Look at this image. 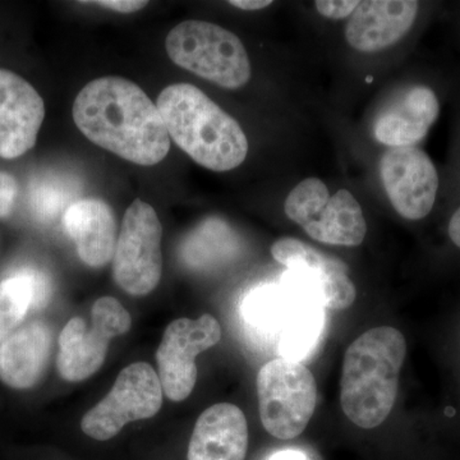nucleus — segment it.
Returning <instances> with one entry per match:
<instances>
[{
  "instance_id": "0eeeda50",
  "label": "nucleus",
  "mask_w": 460,
  "mask_h": 460,
  "mask_svg": "<svg viewBox=\"0 0 460 460\" xmlns=\"http://www.w3.org/2000/svg\"><path fill=\"white\" fill-rule=\"evenodd\" d=\"M163 228L153 206L135 199L123 217L113 257L118 286L132 296H146L162 279Z\"/></svg>"
},
{
  "instance_id": "dca6fc26",
  "label": "nucleus",
  "mask_w": 460,
  "mask_h": 460,
  "mask_svg": "<svg viewBox=\"0 0 460 460\" xmlns=\"http://www.w3.org/2000/svg\"><path fill=\"white\" fill-rule=\"evenodd\" d=\"M63 226L87 266L102 268L113 260L118 228L107 202L99 199H77L63 215Z\"/></svg>"
},
{
  "instance_id": "9b49d317",
  "label": "nucleus",
  "mask_w": 460,
  "mask_h": 460,
  "mask_svg": "<svg viewBox=\"0 0 460 460\" xmlns=\"http://www.w3.org/2000/svg\"><path fill=\"white\" fill-rule=\"evenodd\" d=\"M384 189L396 213L420 220L431 213L438 174L425 151L416 146L390 147L380 160Z\"/></svg>"
},
{
  "instance_id": "a211bd4d",
  "label": "nucleus",
  "mask_w": 460,
  "mask_h": 460,
  "mask_svg": "<svg viewBox=\"0 0 460 460\" xmlns=\"http://www.w3.org/2000/svg\"><path fill=\"white\" fill-rule=\"evenodd\" d=\"M284 287L288 313L279 339L281 358L299 362L307 358L323 329V307L308 293Z\"/></svg>"
},
{
  "instance_id": "20e7f679",
  "label": "nucleus",
  "mask_w": 460,
  "mask_h": 460,
  "mask_svg": "<svg viewBox=\"0 0 460 460\" xmlns=\"http://www.w3.org/2000/svg\"><path fill=\"white\" fill-rule=\"evenodd\" d=\"M165 48L172 63L224 89H241L252 75L243 42L215 23L184 21L166 36Z\"/></svg>"
},
{
  "instance_id": "6e6552de",
  "label": "nucleus",
  "mask_w": 460,
  "mask_h": 460,
  "mask_svg": "<svg viewBox=\"0 0 460 460\" xmlns=\"http://www.w3.org/2000/svg\"><path fill=\"white\" fill-rule=\"evenodd\" d=\"M162 405L159 375L148 363H133L120 372L109 394L84 414L81 429L95 440H111L127 423L155 416Z\"/></svg>"
},
{
  "instance_id": "c85d7f7f",
  "label": "nucleus",
  "mask_w": 460,
  "mask_h": 460,
  "mask_svg": "<svg viewBox=\"0 0 460 460\" xmlns=\"http://www.w3.org/2000/svg\"><path fill=\"white\" fill-rule=\"evenodd\" d=\"M449 237L460 248V208L454 213L449 223Z\"/></svg>"
},
{
  "instance_id": "4468645a",
  "label": "nucleus",
  "mask_w": 460,
  "mask_h": 460,
  "mask_svg": "<svg viewBox=\"0 0 460 460\" xmlns=\"http://www.w3.org/2000/svg\"><path fill=\"white\" fill-rule=\"evenodd\" d=\"M438 113L434 91L426 86L407 87L381 109L374 123L375 137L389 147L413 146L426 137Z\"/></svg>"
},
{
  "instance_id": "a878e982",
  "label": "nucleus",
  "mask_w": 460,
  "mask_h": 460,
  "mask_svg": "<svg viewBox=\"0 0 460 460\" xmlns=\"http://www.w3.org/2000/svg\"><path fill=\"white\" fill-rule=\"evenodd\" d=\"M93 3L118 13H135L148 4V2H142V0H100Z\"/></svg>"
},
{
  "instance_id": "bb28decb",
  "label": "nucleus",
  "mask_w": 460,
  "mask_h": 460,
  "mask_svg": "<svg viewBox=\"0 0 460 460\" xmlns=\"http://www.w3.org/2000/svg\"><path fill=\"white\" fill-rule=\"evenodd\" d=\"M233 7L243 9V11H260L272 4L270 0H232L229 2Z\"/></svg>"
},
{
  "instance_id": "ddd939ff",
  "label": "nucleus",
  "mask_w": 460,
  "mask_h": 460,
  "mask_svg": "<svg viewBox=\"0 0 460 460\" xmlns=\"http://www.w3.org/2000/svg\"><path fill=\"white\" fill-rule=\"evenodd\" d=\"M414 0H365L359 2L345 26V39L353 49L376 53L405 35L419 13Z\"/></svg>"
},
{
  "instance_id": "f8f14e48",
  "label": "nucleus",
  "mask_w": 460,
  "mask_h": 460,
  "mask_svg": "<svg viewBox=\"0 0 460 460\" xmlns=\"http://www.w3.org/2000/svg\"><path fill=\"white\" fill-rule=\"evenodd\" d=\"M44 118V100L35 87L0 68V157L17 159L31 150Z\"/></svg>"
},
{
  "instance_id": "2eb2a0df",
  "label": "nucleus",
  "mask_w": 460,
  "mask_h": 460,
  "mask_svg": "<svg viewBox=\"0 0 460 460\" xmlns=\"http://www.w3.org/2000/svg\"><path fill=\"white\" fill-rule=\"evenodd\" d=\"M248 449L246 416L237 405L219 402L199 417L190 436L189 460H244Z\"/></svg>"
},
{
  "instance_id": "9d476101",
  "label": "nucleus",
  "mask_w": 460,
  "mask_h": 460,
  "mask_svg": "<svg viewBox=\"0 0 460 460\" xmlns=\"http://www.w3.org/2000/svg\"><path fill=\"white\" fill-rule=\"evenodd\" d=\"M222 339L220 323L211 314L198 320L178 319L169 323L156 352L160 384L172 402H183L198 381L196 357Z\"/></svg>"
},
{
  "instance_id": "aec40b11",
  "label": "nucleus",
  "mask_w": 460,
  "mask_h": 460,
  "mask_svg": "<svg viewBox=\"0 0 460 460\" xmlns=\"http://www.w3.org/2000/svg\"><path fill=\"white\" fill-rule=\"evenodd\" d=\"M314 241L332 246H359L367 223L361 205L348 190H339L313 220L302 226Z\"/></svg>"
},
{
  "instance_id": "cd10ccee",
  "label": "nucleus",
  "mask_w": 460,
  "mask_h": 460,
  "mask_svg": "<svg viewBox=\"0 0 460 460\" xmlns=\"http://www.w3.org/2000/svg\"><path fill=\"white\" fill-rule=\"evenodd\" d=\"M269 460H310L301 450L287 449L272 454Z\"/></svg>"
},
{
  "instance_id": "f257e3e1",
  "label": "nucleus",
  "mask_w": 460,
  "mask_h": 460,
  "mask_svg": "<svg viewBox=\"0 0 460 460\" xmlns=\"http://www.w3.org/2000/svg\"><path fill=\"white\" fill-rule=\"evenodd\" d=\"M75 126L93 144L137 165L159 164L171 137L162 114L145 91L122 77L96 78L72 108Z\"/></svg>"
},
{
  "instance_id": "5701e85b",
  "label": "nucleus",
  "mask_w": 460,
  "mask_h": 460,
  "mask_svg": "<svg viewBox=\"0 0 460 460\" xmlns=\"http://www.w3.org/2000/svg\"><path fill=\"white\" fill-rule=\"evenodd\" d=\"M332 198L328 187L319 178H307L290 190L284 210L292 222L304 226L325 208Z\"/></svg>"
},
{
  "instance_id": "39448f33",
  "label": "nucleus",
  "mask_w": 460,
  "mask_h": 460,
  "mask_svg": "<svg viewBox=\"0 0 460 460\" xmlns=\"http://www.w3.org/2000/svg\"><path fill=\"white\" fill-rule=\"evenodd\" d=\"M256 386L260 419L266 431L281 440L301 435L316 410L313 372L301 362L272 359L262 366Z\"/></svg>"
},
{
  "instance_id": "412c9836",
  "label": "nucleus",
  "mask_w": 460,
  "mask_h": 460,
  "mask_svg": "<svg viewBox=\"0 0 460 460\" xmlns=\"http://www.w3.org/2000/svg\"><path fill=\"white\" fill-rule=\"evenodd\" d=\"M77 190L71 180L62 178H44L36 181L31 189L30 204L36 217L42 222H51L66 211L69 206L74 205L72 199L75 198Z\"/></svg>"
},
{
  "instance_id": "f3484780",
  "label": "nucleus",
  "mask_w": 460,
  "mask_h": 460,
  "mask_svg": "<svg viewBox=\"0 0 460 460\" xmlns=\"http://www.w3.org/2000/svg\"><path fill=\"white\" fill-rule=\"evenodd\" d=\"M53 332L33 321L18 328L0 345V381L12 389H30L39 383L49 362Z\"/></svg>"
},
{
  "instance_id": "393cba45",
  "label": "nucleus",
  "mask_w": 460,
  "mask_h": 460,
  "mask_svg": "<svg viewBox=\"0 0 460 460\" xmlns=\"http://www.w3.org/2000/svg\"><path fill=\"white\" fill-rule=\"evenodd\" d=\"M18 196V184L11 174L0 172V217H7L13 210Z\"/></svg>"
},
{
  "instance_id": "7ed1b4c3",
  "label": "nucleus",
  "mask_w": 460,
  "mask_h": 460,
  "mask_svg": "<svg viewBox=\"0 0 460 460\" xmlns=\"http://www.w3.org/2000/svg\"><path fill=\"white\" fill-rule=\"evenodd\" d=\"M407 341L399 330L380 326L356 339L345 352L341 404L358 428L385 422L394 407Z\"/></svg>"
},
{
  "instance_id": "b1692460",
  "label": "nucleus",
  "mask_w": 460,
  "mask_h": 460,
  "mask_svg": "<svg viewBox=\"0 0 460 460\" xmlns=\"http://www.w3.org/2000/svg\"><path fill=\"white\" fill-rule=\"evenodd\" d=\"M358 4V0H319L314 3V7L323 17L330 20H343L352 16Z\"/></svg>"
},
{
  "instance_id": "4be33fe9",
  "label": "nucleus",
  "mask_w": 460,
  "mask_h": 460,
  "mask_svg": "<svg viewBox=\"0 0 460 460\" xmlns=\"http://www.w3.org/2000/svg\"><path fill=\"white\" fill-rule=\"evenodd\" d=\"M288 313L286 293L274 288H263L248 296L243 305L244 319L262 330H274L283 326Z\"/></svg>"
},
{
  "instance_id": "6ab92c4d",
  "label": "nucleus",
  "mask_w": 460,
  "mask_h": 460,
  "mask_svg": "<svg viewBox=\"0 0 460 460\" xmlns=\"http://www.w3.org/2000/svg\"><path fill=\"white\" fill-rule=\"evenodd\" d=\"M51 283L44 271L21 268L0 281V345L16 332L31 308L49 304Z\"/></svg>"
},
{
  "instance_id": "1a4fd4ad",
  "label": "nucleus",
  "mask_w": 460,
  "mask_h": 460,
  "mask_svg": "<svg viewBox=\"0 0 460 460\" xmlns=\"http://www.w3.org/2000/svg\"><path fill=\"white\" fill-rule=\"evenodd\" d=\"M271 255L288 269L284 283L305 290L323 307L347 310L356 301V286L348 275L349 268L341 259L293 237L275 241Z\"/></svg>"
},
{
  "instance_id": "f03ea898",
  "label": "nucleus",
  "mask_w": 460,
  "mask_h": 460,
  "mask_svg": "<svg viewBox=\"0 0 460 460\" xmlns=\"http://www.w3.org/2000/svg\"><path fill=\"white\" fill-rule=\"evenodd\" d=\"M169 137L198 164L228 172L246 160L248 141L234 118L190 84H175L157 98Z\"/></svg>"
},
{
  "instance_id": "423d86ee",
  "label": "nucleus",
  "mask_w": 460,
  "mask_h": 460,
  "mask_svg": "<svg viewBox=\"0 0 460 460\" xmlns=\"http://www.w3.org/2000/svg\"><path fill=\"white\" fill-rule=\"evenodd\" d=\"M91 328L86 321L75 317L59 335L57 368L60 377L78 383L93 376L107 358L111 339L131 329V314L113 296H102L93 305Z\"/></svg>"
}]
</instances>
